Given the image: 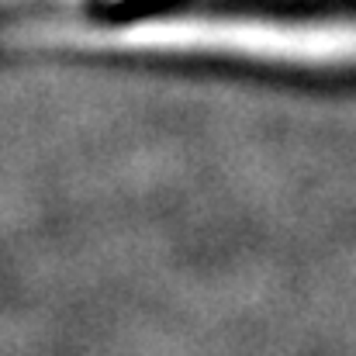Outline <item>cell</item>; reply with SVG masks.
Segmentation results:
<instances>
[{
    "label": "cell",
    "mask_w": 356,
    "mask_h": 356,
    "mask_svg": "<svg viewBox=\"0 0 356 356\" xmlns=\"http://www.w3.org/2000/svg\"><path fill=\"white\" fill-rule=\"evenodd\" d=\"M28 45H66L94 52H215L266 63H356V24H284L266 17H156L124 28H24Z\"/></svg>",
    "instance_id": "obj_1"
}]
</instances>
